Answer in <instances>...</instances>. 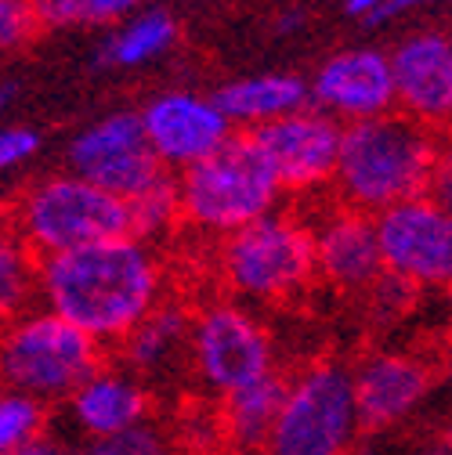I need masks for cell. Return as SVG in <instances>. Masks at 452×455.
Listing matches in <instances>:
<instances>
[{
  "mask_svg": "<svg viewBox=\"0 0 452 455\" xmlns=\"http://www.w3.org/2000/svg\"><path fill=\"white\" fill-rule=\"evenodd\" d=\"M416 300V286L399 275H383L376 286L369 290V304H373V315L383 318V322H394L409 311V304Z\"/></svg>",
  "mask_w": 452,
  "mask_h": 455,
  "instance_id": "obj_28",
  "label": "cell"
},
{
  "mask_svg": "<svg viewBox=\"0 0 452 455\" xmlns=\"http://www.w3.org/2000/svg\"><path fill=\"white\" fill-rule=\"evenodd\" d=\"M51 430V405L22 390H4L0 397V451L12 455L36 441H44Z\"/></svg>",
  "mask_w": 452,
  "mask_h": 455,
  "instance_id": "obj_25",
  "label": "cell"
},
{
  "mask_svg": "<svg viewBox=\"0 0 452 455\" xmlns=\"http://www.w3.org/2000/svg\"><path fill=\"white\" fill-rule=\"evenodd\" d=\"M159 304L163 264L134 235L40 260V307L62 315L101 347H120Z\"/></svg>",
  "mask_w": 452,
  "mask_h": 455,
  "instance_id": "obj_1",
  "label": "cell"
},
{
  "mask_svg": "<svg viewBox=\"0 0 452 455\" xmlns=\"http://www.w3.org/2000/svg\"><path fill=\"white\" fill-rule=\"evenodd\" d=\"M141 124L149 145L163 170H192L217 148H224L236 134L229 116L221 112L214 94L196 91H163L141 108Z\"/></svg>",
  "mask_w": 452,
  "mask_h": 455,
  "instance_id": "obj_11",
  "label": "cell"
},
{
  "mask_svg": "<svg viewBox=\"0 0 452 455\" xmlns=\"http://www.w3.org/2000/svg\"><path fill=\"white\" fill-rule=\"evenodd\" d=\"M66 419L87 444L117 437L152 419V390L124 365H101L66 402Z\"/></svg>",
  "mask_w": 452,
  "mask_h": 455,
  "instance_id": "obj_17",
  "label": "cell"
},
{
  "mask_svg": "<svg viewBox=\"0 0 452 455\" xmlns=\"http://www.w3.org/2000/svg\"><path fill=\"white\" fill-rule=\"evenodd\" d=\"M8 232L44 260L131 235V203L66 170L22 185L8 206Z\"/></svg>",
  "mask_w": 452,
  "mask_h": 455,
  "instance_id": "obj_3",
  "label": "cell"
},
{
  "mask_svg": "<svg viewBox=\"0 0 452 455\" xmlns=\"http://www.w3.org/2000/svg\"><path fill=\"white\" fill-rule=\"evenodd\" d=\"M362 434L355 372L344 362L319 358L290 376L264 455H355Z\"/></svg>",
  "mask_w": 452,
  "mask_h": 455,
  "instance_id": "obj_7",
  "label": "cell"
},
{
  "mask_svg": "<svg viewBox=\"0 0 452 455\" xmlns=\"http://www.w3.org/2000/svg\"><path fill=\"white\" fill-rule=\"evenodd\" d=\"M15 94H19V84H15V80H4V84H0V105H4V108H12Z\"/></svg>",
  "mask_w": 452,
  "mask_h": 455,
  "instance_id": "obj_36",
  "label": "cell"
},
{
  "mask_svg": "<svg viewBox=\"0 0 452 455\" xmlns=\"http://www.w3.org/2000/svg\"><path fill=\"white\" fill-rule=\"evenodd\" d=\"M185 224L203 235L229 239L275 213L282 185L254 134H236L224 148L178 174Z\"/></svg>",
  "mask_w": 452,
  "mask_h": 455,
  "instance_id": "obj_4",
  "label": "cell"
},
{
  "mask_svg": "<svg viewBox=\"0 0 452 455\" xmlns=\"http://www.w3.org/2000/svg\"><path fill=\"white\" fill-rule=\"evenodd\" d=\"M44 29H87V26H120L138 15L145 0H33Z\"/></svg>",
  "mask_w": 452,
  "mask_h": 455,
  "instance_id": "obj_23",
  "label": "cell"
},
{
  "mask_svg": "<svg viewBox=\"0 0 452 455\" xmlns=\"http://www.w3.org/2000/svg\"><path fill=\"white\" fill-rule=\"evenodd\" d=\"M217 267L243 304H287L319 278L315 232L297 213H268L243 232L221 239Z\"/></svg>",
  "mask_w": 452,
  "mask_h": 455,
  "instance_id": "obj_5",
  "label": "cell"
},
{
  "mask_svg": "<svg viewBox=\"0 0 452 455\" xmlns=\"http://www.w3.org/2000/svg\"><path fill=\"white\" fill-rule=\"evenodd\" d=\"M33 300H40V260L8 232L0 243V311L12 322L33 311Z\"/></svg>",
  "mask_w": 452,
  "mask_h": 455,
  "instance_id": "obj_22",
  "label": "cell"
},
{
  "mask_svg": "<svg viewBox=\"0 0 452 455\" xmlns=\"http://www.w3.org/2000/svg\"><path fill=\"white\" fill-rule=\"evenodd\" d=\"M355 402L366 434H391L420 416L438 369L413 351H373L355 369Z\"/></svg>",
  "mask_w": 452,
  "mask_h": 455,
  "instance_id": "obj_14",
  "label": "cell"
},
{
  "mask_svg": "<svg viewBox=\"0 0 452 455\" xmlns=\"http://www.w3.org/2000/svg\"><path fill=\"white\" fill-rule=\"evenodd\" d=\"M174 44H178L174 15L163 8H141L138 15L101 33L94 47V66L98 69H141L163 59V54H171Z\"/></svg>",
  "mask_w": 452,
  "mask_h": 455,
  "instance_id": "obj_20",
  "label": "cell"
},
{
  "mask_svg": "<svg viewBox=\"0 0 452 455\" xmlns=\"http://www.w3.org/2000/svg\"><path fill=\"white\" fill-rule=\"evenodd\" d=\"M427 196H431L434 203H441L445 210H452V138L441 141V152H438V163H434Z\"/></svg>",
  "mask_w": 452,
  "mask_h": 455,
  "instance_id": "obj_30",
  "label": "cell"
},
{
  "mask_svg": "<svg viewBox=\"0 0 452 455\" xmlns=\"http://www.w3.org/2000/svg\"><path fill=\"white\" fill-rule=\"evenodd\" d=\"M376 232L387 275L413 282L416 290L452 286V210L420 196L380 213Z\"/></svg>",
  "mask_w": 452,
  "mask_h": 455,
  "instance_id": "obj_10",
  "label": "cell"
},
{
  "mask_svg": "<svg viewBox=\"0 0 452 455\" xmlns=\"http://www.w3.org/2000/svg\"><path fill=\"white\" fill-rule=\"evenodd\" d=\"M311 232H315L319 278L326 286L341 293H369L387 275L376 217L351 206H336L311 224Z\"/></svg>",
  "mask_w": 452,
  "mask_h": 455,
  "instance_id": "obj_16",
  "label": "cell"
},
{
  "mask_svg": "<svg viewBox=\"0 0 452 455\" xmlns=\"http://www.w3.org/2000/svg\"><path fill=\"white\" fill-rule=\"evenodd\" d=\"M66 166H69V174L120 196L127 203L149 192L166 174L149 145L141 112L134 108L105 112L101 120L73 134L66 148Z\"/></svg>",
  "mask_w": 452,
  "mask_h": 455,
  "instance_id": "obj_9",
  "label": "cell"
},
{
  "mask_svg": "<svg viewBox=\"0 0 452 455\" xmlns=\"http://www.w3.org/2000/svg\"><path fill=\"white\" fill-rule=\"evenodd\" d=\"M438 387L445 390L448 405H452V339H448V347L441 351V362H438Z\"/></svg>",
  "mask_w": 452,
  "mask_h": 455,
  "instance_id": "obj_35",
  "label": "cell"
},
{
  "mask_svg": "<svg viewBox=\"0 0 452 455\" xmlns=\"http://www.w3.org/2000/svg\"><path fill=\"white\" fill-rule=\"evenodd\" d=\"M391 4H394V0H348L344 8H348V15L366 19V22L373 26V22H376V19H380V15H383Z\"/></svg>",
  "mask_w": 452,
  "mask_h": 455,
  "instance_id": "obj_32",
  "label": "cell"
},
{
  "mask_svg": "<svg viewBox=\"0 0 452 455\" xmlns=\"http://www.w3.org/2000/svg\"><path fill=\"white\" fill-rule=\"evenodd\" d=\"M438 152V131L424 127L406 112H387V116L366 124H351L344 127L333 188L344 206L380 217L409 199L427 196Z\"/></svg>",
  "mask_w": 452,
  "mask_h": 455,
  "instance_id": "obj_2",
  "label": "cell"
},
{
  "mask_svg": "<svg viewBox=\"0 0 452 455\" xmlns=\"http://www.w3.org/2000/svg\"><path fill=\"white\" fill-rule=\"evenodd\" d=\"M287 383H290V376L275 372V376H268V379H261V383H254L232 397H224V402H217L224 441L264 451L271 434H275L282 402H287Z\"/></svg>",
  "mask_w": 452,
  "mask_h": 455,
  "instance_id": "obj_21",
  "label": "cell"
},
{
  "mask_svg": "<svg viewBox=\"0 0 452 455\" xmlns=\"http://www.w3.org/2000/svg\"><path fill=\"white\" fill-rule=\"evenodd\" d=\"M214 101L221 105L232 127L257 134L261 127H271L294 116V112L311 108V84L294 73H261L221 84L214 91Z\"/></svg>",
  "mask_w": 452,
  "mask_h": 455,
  "instance_id": "obj_19",
  "label": "cell"
},
{
  "mask_svg": "<svg viewBox=\"0 0 452 455\" xmlns=\"http://www.w3.org/2000/svg\"><path fill=\"white\" fill-rule=\"evenodd\" d=\"M40 15L33 0H0V47L4 51H19L36 36Z\"/></svg>",
  "mask_w": 452,
  "mask_h": 455,
  "instance_id": "obj_27",
  "label": "cell"
},
{
  "mask_svg": "<svg viewBox=\"0 0 452 455\" xmlns=\"http://www.w3.org/2000/svg\"><path fill=\"white\" fill-rule=\"evenodd\" d=\"M192 322L196 311L178 300H163L120 344L124 369H131L145 383H163L185 365L192 369Z\"/></svg>",
  "mask_w": 452,
  "mask_h": 455,
  "instance_id": "obj_18",
  "label": "cell"
},
{
  "mask_svg": "<svg viewBox=\"0 0 452 455\" xmlns=\"http://www.w3.org/2000/svg\"><path fill=\"white\" fill-rule=\"evenodd\" d=\"M210 455H264V451H254V448H239V444H221L217 451Z\"/></svg>",
  "mask_w": 452,
  "mask_h": 455,
  "instance_id": "obj_37",
  "label": "cell"
},
{
  "mask_svg": "<svg viewBox=\"0 0 452 455\" xmlns=\"http://www.w3.org/2000/svg\"><path fill=\"white\" fill-rule=\"evenodd\" d=\"M311 105L336 124H366L387 112H399L391 54L376 47H344L329 54L311 76Z\"/></svg>",
  "mask_w": 452,
  "mask_h": 455,
  "instance_id": "obj_13",
  "label": "cell"
},
{
  "mask_svg": "<svg viewBox=\"0 0 452 455\" xmlns=\"http://www.w3.org/2000/svg\"><path fill=\"white\" fill-rule=\"evenodd\" d=\"M427 4H448V0H394V4L373 22V26H380V22H391V19H399V15H406V12H416V8H427Z\"/></svg>",
  "mask_w": 452,
  "mask_h": 455,
  "instance_id": "obj_33",
  "label": "cell"
},
{
  "mask_svg": "<svg viewBox=\"0 0 452 455\" xmlns=\"http://www.w3.org/2000/svg\"><path fill=\"white\" fill-rule=\"evenodd\" d=\"M399 112L431 131L452 127V36L438 29L409 33L391 51Z\"/></svg>",
  "mask_w": 452,
  "mask_h": 455,
  "instance_id": "obj_15",
  "label": "cell"
},
{
  "mask_svg": "<svg viewBox=\"0 0 452 455\" xmlns=\"http://www.w3.org/2000/svg\"><path fill=\"white\" fill-rule=\"evenodd\" d=\"M304 22H308V15H304L301 8H294V12H282V15L275 19V29H278L282 36H294V33L304 29Z\"/></svg>",
  "mask_w": 452,
  "mask_h": 455,
  "instance_id": "obj_34",
  "label": "cell"
},
{
  "mask_svg": "<svg viewBox=\"0 0 452 455\" xmlns=\"http://www.w3.org/2000/svg\"><path fill=\"white\" fill-rule=\"evenodd\" d=\"M87 451L91 455H185V444L178 430H166L159 419H145L141 427L87 444Z\"/></svg>",
  "mask_w": 452,
  "mask_h": 455,
  "instance_id": "obj_26",
  "label": "cell"
},
{
  "mask_svg": "<svg viewBox=\"0 0 452 455\" xmlns=\"http://www.w3.org/2000/svg\"><path fill=\"white\" fill-rule=\"evenodd\" d=\"M44 148V138L33 127H4L0 134V170H19Z\"/></svg>",
  "mask_w": 452,
  "mask_h": 455,
  "instance_id": "obj_29",
  "label": "cell"
},
{
  "mask_svg": "<svg viewBox=\"0 0 452 455\" xmlns=\"http://www.w3.org/2000/svg\"><path fill=\"white\" fill-rule=\"evenodd\" d=\"M178 220H185V213H182L178 178H171V174H163L149 192L131 199V235L149 246L163 235H171Z\"/></svg>",
  "mask_w": 452,
  "mask_h": 455,
  "instance_id": "obj_24",
  "label": "cell"
},
{
  "mask_svg": "<svg viewBox=\"0 0 452 455\" xmlns=\"http://www.w3.org/2000/svg\"><path fill=\"white\" fill-rule=\"evenodd\" d=\"M101 365L98 339L47 307L12 318L0 344V372L8 390L33 394L47 405H66Z\"/></svg>",
  "mask_w": 452,
  "mask_h": 455,
  "instance_id": "obj_6",
  "label": "cell"
},
{
  "mask_svg": "<svg viewBox=\"0 0 452 455\" xmlns=\"http://www.w3.org/2000/svg\"><path fill=\"white\" fill-rule=\"evenodd\" d=\"M12 455H91V451L80 448V444H73V441H66V437L47 434L44 441H36V444H29L22 451H12Z\"/></svg>",
  "mask_w": 452,
  "mask_h": 455,
  "instance_id": "obj_31",
  "label": "cell"
},
{
  "mask_svg": "<svg viewBox=\"0 0 452 455\" xmlns=\"http://www.w3.org/2000/svg\"><path fill=\"white\" fill-rule=\"evenodd\" d=\"M192 376L217 402L275 376V344L243 300H210L196 311Z\"/></svg>",
  "mask_w": 452,
  "mask_h": 455,
  "instance_id": "obj_8",
  "label": "cell"
},
{
  "mask_svg": "<svg viewBox=\"0 0 452 455\" xmlns=\"http://www.w3.org/2000/svg\"><path fill=\"white\" fill-rule=\"evenodd\" d=\"M448 300H452V286H448Z\"/></svg>",
  "mask_w": 452,
  "mask_h": 455,
  "instance_id": "obj_38",
  "label": "cell"
},
{
  "mask_svg": "<svg viewBox=\"0 0 452 455\" xmlns=\"http://www.w3.org/2000/svg\"><path fill=\"white\" fill-rule=\"evenodd\" d=\"M254 141L271 163L282 192H319L336 181L344 124H336L333 116L311 105L271 127H261Z\"/></svg>",
  "mask_w": 452,
  "mask_h": 455,
  "instance_id": "obj_12",
  "label": "cell"
}]
</instances>
